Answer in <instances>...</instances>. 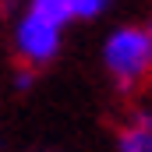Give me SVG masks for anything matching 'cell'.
I'll list each match as a JSON object with an SVG mask.
<instances>
[{
    "instance_id": "6da1fadb",
    "label": "cell",
    "mask_w": 152,
    "mask_h": 152,
    "mask_svg": "<svg viewBox=\"0 0 152 152\" xmlns=\"http://www.w3.org/2000/svg\"><path fill=\"white\" fill-rule=\"evenodd\" d=\"M103 71L120 92H134L152 75V39L145 25H117L103 39Z\"/></svg>"
},
{
    "instance_id": "7a4b0ae2",
    "label": "cell",
    "mask_w": 152,
    "mask_h": 152,
    "mask_svg": "<svg viewBox=\"0 0 152 152\" xmlns=\"http://www.w3.org/2000/svg\"><path fill=\"white\" fill-rule=\"evenodd\" d=\"M60 42H64V28L50 18L36 14L32 7H25L14 21V53L25 60V67H42L50 64L57 53H60Z\"/></svg>"
},
{
    "instance_id": "3957f363",
    "label": "cell",
    "mask_w": 152,
    "mask_h": 152,
    "mask_svg": "<svg viewBox=\"0 0 152 152\" xmlns=\"http://www.w3.org/2000/svg\"><path fill=\"white\" fill-rule=\"evenodd\" d=\"M117 152H152V106H138L117 134Z\"/></svg>"
},
{
    "instance_id": "277c9868",
    "label": "cell",
    "mask_w": 152,
    "mask_h": 152,
    "mask_svg": "<svg viewBox=\"0 0 152 152\" xmlns=\"http://www.w3.org/2000/svg\"><path fill=\"white\" fill-rule=\"evenodd\" d=\"M28 7H32L36 14H42V18L57 21L60 28L75 21V14H71V0H28Z\"/></svg>"
},
{
    "instance_id": "5b68a950",
    "label": "cell",
    "mask_w": 152,
    "mask_h": 152,
    "mask_svg": "<svg viewBox=\"0 0 152 152\" xmlns=\"http://www.w3.org/2000/svg\"><path fill=\"white\" fill-rule=\"evenodd\" d=\"M113 7V0H71V14L75 21H96Z\"/></svg>"
},
{
    "instance_id": "8992f818",
    "label": "cell",
    "mask_w": 152,
    "mask_h": 152,
    "mask_svg": "<svg viewBox=\"0 0 152 152\" xmlns=\"http://www.w3.org/2000/svg\"><path fill=\"white\" fill-rule=\"evenodd\" d=\"M11 85H14L18 92H28V88L36 85V67H18L14 78H11Z\"/></svg>"
},
{
    "instance_id": "52a82bcc",
    "label": "cell",
    "mask_w": 152,
    "mask_h": 152,
    "mask_svg": "<svg viewBox=\"0 0 152 152\" xmlns=\"http://www.w3.org/2000/svg\"><path fill=\"white\" fill-rule=\"evenodd\" d=\"M145 28H149V39H152V21H149V25H145Z\"/></svg>"
},
{
    "instance_id": "ba28073f",
    "label": "cell",
    "mask_w": 152,
    "mask_h": 152,
    "mask_svg": "<svg viewBox=\"0 0 152 152\" xmlns=\"http://www.w3.org/2000/svg\"><path fill=\"white\" fill-rule=\"evenodd\" d=\"M36 152H57V149H36Z\"/></svg>"
}]
</instances>
